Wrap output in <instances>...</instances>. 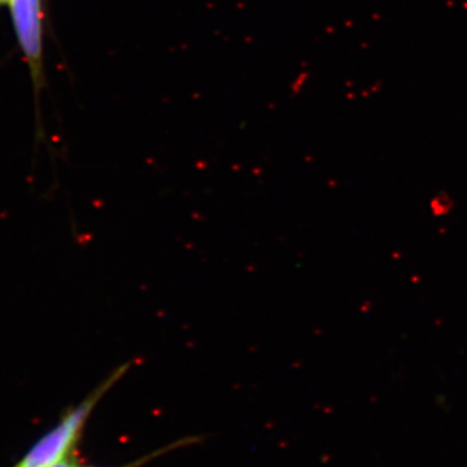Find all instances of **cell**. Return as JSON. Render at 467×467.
<instances>
[{
	"label": "cell",
	"mask_w": 467,
	"mask_h": 467,
	"mask_svg": "<svg viewBox=\"0 0 467 467\" xmlns=\"http://www.w3.org/2000/svg\"><path fill=\"white\" fill-rule=\"evenodd\" d=\"M9 5L21 50L36 78L42 61V0H11Z\"/></svg>",
	"instance_id": "2"
},
{
	"label": "cell",
	"mask_w": 467,
	"mask_h": 467,
	"mask_svg": "<svg viewBox=\"0 0 467 467\" xmlns=\"http://www.w3.org/2000/svg\"><path fill=\"white\" fill-rule=\"evenodd\" d=\"M126 362L105 378L85 400L71 408L51 431L42 436L16 467H51L71 454L87 418L104 395L129 371Z\"/></svg>",
	"instance_id": "1"
},
{
	"label": "cell",
	"mask_w": 467,
	"mask_h": 467,
	"mask_svg": "<svg viewBox=\"0 0 467 467\" xmlns=\"http://www.w3.org/2000/svg\"><path fill=\"white\" fill-rule=\"evenodd\" d=\"M51 467H78V465L75 462V459L73 458V455L70 454L68 455L67 458H64L63 461H60V462H57Z\"/></svg>",
	"instance_id": "4"
},
{
	"label": "cell",
	"mask_w": 467,
	"mask_h": 467,
	"mask_svg": "<svg viewBox=\"0 0 467 467\" xmlns=\"http://www.w3.org/2000/svg\"><path fill=\"white\" fill-rule=\"evenodd\" d=\"M199 440L200 439L196 437V436L183 437V439L177 440V441H174V443L168 444V445H165V447L160 448V449H157V450H153L151 451V453H148V454L141 455V457L137 458L135 461H133V462L127 463V465H122V466H117V467H143L144 465L151 462V461L157 458V457H162L164 454H168V453L175 450V449H178V448H183V447H187V445H191V444L197 443Z\"/></svg>",
	"instance_id": "3"
},
{
	"label": "cell",
	"mask_w": 467,
	"mask_h": 467,
	"mask_svg": "<svg viewBox=\"0 0 467 467\" xmlns=\"http://www.w3.org/2000/svg\"><path fill=\"white\" fill-rule=\"evenodd\" d=\"M11 0H0V5H3V4H7V3H9Z\"/></svg>",
	"instance_id": "5"
}]
</instances>
